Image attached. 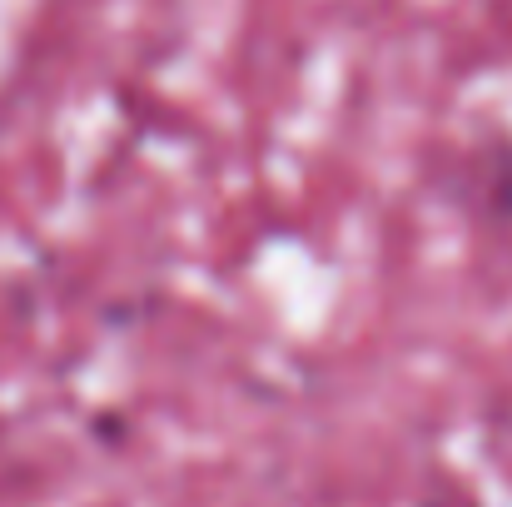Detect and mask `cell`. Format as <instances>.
Segmentation results:
<instances>
[{
  "label": "cell",
  "instance_id": "cell-1",
  "mask_svg": "<svg viewBox=\"0 0 512 507\" xmlns=\"http://www.w3.org/2000/svg\"><path fill=\"white\" fill-rule=\"evenodd\" d=\"M493 204L503 209L512 219V155L503 160V169H498V179H493Z\"/></svg>",
  "mask_w": 512,
  "mask_h": 507
}]
</instances>
